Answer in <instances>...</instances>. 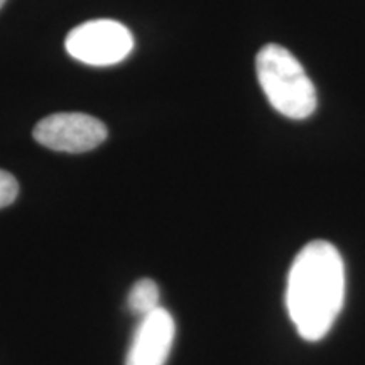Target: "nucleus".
Returning a JSON list of instances; mask_svg holds the SVG:
<instances>
[{
    "instance_id": "obj_1",
    "label": "nucleus",
    "mask_w": 365,
    "mask_h": 365,
    "mask_svg": "<svg viewBox=\"0 0 365 365\" xmlns=\"http://www.w3.org/2000/svg\"><path fill=\"white\" fill-rule=\"evenodd\" d=\"M345 299V267L330 242L314 240L296 255L287 277L286 307L304 340L317 341L330 331Z\"/></svg>"
},
{
    "instance_id": "obj_2",
    "label": "nucleus",
    "mask_w": 365,
    "mask_h": 365,
    "mask_svg": "<svg viewBox=\"0 0 365 365\" xmlns=\"http://www.w3.org/2000/svg\"><path fill=\"white\" fill-rule=\"evenodd\" d=\"M255 73L267 102L276 112L303 120L317 110V90L293 54L279 44L264 46L255 58Z\"/></svg>"
},
{
    "instance_id": "obj_3",
    "label": "nucleus",
    "mask_w": 365,
    "mask_h": 365,
    "mask_svg": "<svg viewBox=\"0 0 365 365\" xmlns=\"http://www.w3.org/2000/svg\"><path fill=\"white\" fill-rule=\"evenodd\" d=\"M65 48L71 58L91 66H110L124 61L134 49V38L124 24L112 19L83 22L70 31Z\"/></svg>"
},
{
    "instance_id": "obj_4",
    "label": "nucleus",
    "mask_w": 365,
    "mask_h": 365,
    "mask_svg": "<svg viewBox=\"0 0 365 365\" xmlns=\"http://www.w3.org/2000/svg\"><path fill=\"white\" fill-rule=\"evenodd\" d=\"M34 139L59 153H88L107 139V127L98 118L80 112H61L44 117L34 127Z\"/></svg>"
},
{
    "instance_id": "obj_5",
    "label": "nucleus",
    "mask_w": 365,
    "mask_h": 365,
    "mask_svg": "<svg viewBox=\"0 0 365 365\" xmlns=\"http://www.w3.org/2000/svg\"><path fill=\"white\" fill-rule=\"evenodd\" d=\"M175 319L159 307L140 319L127 354L125 365H164L175 341Z\"/></svg>"
},
{
    "instance_id": "obj_6",
    "label": "nucleus",
    "mask_w": 365,
    "mask_h": 365,
    "mask_svg": "<svg viewBox=\"0 0 365 365\" xmlns=\"http://www.w3.org/2000/svg\"><path fill=\"white\" fill-rule=\"evenodd\" d=\"M129 308L132 313L145 314L153 313L154 309L159 308V287L153 279H140L132 286L129 293Z\"/></svg>"
},
{
    "instance_id": "obj_7",
    "label": "nucleus",
    "mask_w": 365,
    "mask_h": 365,
    "mask_svg": "<svg viewBox=\"0 0 365 365\" xmlns=\"http://www.w3.org/2000/svg\"><path fill=\"white\" fill-rule=\"evenodd\" d=\"M19 195V182L11 173L0 170V208H6L16 202Z\"/></svg>"
},
{
    "instance_id": "obj_8",
    "label": "nucleus",
    "mask_w": 365,
    "mask_h": 365,
    "mask_svg": "<svg viewBox=\"0 0 365 365\" xmlns=\"http://www.w3.org/2000/svg\"><path fill=\"white\" fill-rule=\"evenodd\" d=\"M6 2H7V0H0V9L4 7V4H6Z\"/></svg>"
}]
</instances>
